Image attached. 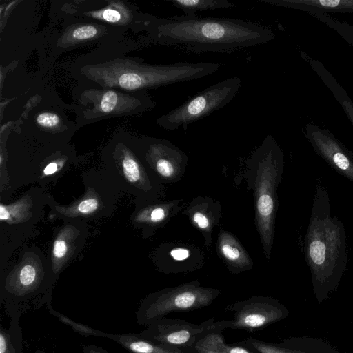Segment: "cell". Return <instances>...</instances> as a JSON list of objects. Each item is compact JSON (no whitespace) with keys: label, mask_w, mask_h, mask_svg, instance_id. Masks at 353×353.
Returning <instances> with one entry per match:
<instances>
[{"label":"cell","mask_w":353,"mask_h":353,"mask_svg":"<svg viewBox=\"0 0 353 353\" xmlns=\"http://www.w3.org/2000/svg\"><path fill=\"white\" fill-rule=\"evenodd\" d=\"M148 31L157 43L183 46L196 53L230 52L263 44L274 38L272 30L256 23L185 15L156 17Z\"/></svg>","instance_id":"cell-1"},{"label":"cell","mask_w":353,"mask_h":353,"mask_svg":"<svg viewBox=\"0 0 353 353\" xmlns=\"http://www.w3.org/2000/svg\"><path fill=\"white\" fill-rule=\"evenodd\" d=\"M305 253L318 303L328 299L344 275L348 262L345 227L332 215L327 188L318 180L305 238Z\"/></svg>","instance_id":"cell-2"},{"label":"cell","mask_w":353,"mask_h":353,"mask_svg":"<svg viewBox=\"0 0 353 353\" xmlns=\"http://www.w3.org/2000/svg\"><path fill=\"white\" fill-rule=\"evenodd\" d=\"M221 292L190 283L152 293L140 303L136 312L140 325L148 326L174 312H188L207 307Z\"/></svg>","instance_id":"cell-3"},{"label":"cell","mask_w":353,"mask_h":353,"mask_svg":"<svg viewBox=\"0 0 353 353\" xmlns=\"http://www.w3.org/2000/svg\"><path fill=\"white\" fill-rule=\"evenodd\" d=\"M241 86L239 77H230L212 85L196 94L178 108L159 117L157 123L174 130L188 126L224 107L236 95Z\"/></svg>","instance_id":"cell-4"},{"label":"cell","mask_w":353,"mask_h":353,"mask_svg":"<svg viewBox=\"0 0 353 353\" xmlns=\"http://www.w3.org/2000/svg\"><path fill=\"white\" fill-rule=\"evenodd\" d=\"M265 174L261 175L257 194L259 223L265 243L270 247L276 208L275 190L283 170V153L272 135H268L256 151Z\"/></svg>","instance_id":"cell-5"},{"label":"cell","mask_w":353,"mask_h":353,"mask_svg":"<svg viewBox=\"0 0 353 353\" xmlns=\"http://www.w3.org/2000/svg\"><path fill=\"white\" fill-rule=\"evenodd\" d=\"M230 320L215 321L212 317L201 324L183 319L162 318L147 326L141 334L161 343L181 348H190L212 331L230 328Z\"/></svg>","instance_id":"cell-6"},{"label":"cell","mask_w":353,"mask_h":353,"mask_svg":"<svg viewBox=\"0 0 353 353\" xmlns=\"http://www.w3.org/2000/svg\"><path fill=\"white\" fill-rule=\"evenodd\" d=\"M225 312H232L230 329L248 332L261 330L273 323L285 319L289 315L288 308L277 299L263 296L228 305Z\"/></svg>","instance_id":"cell-7"},{"label":"cell","mask_w":353,"mask_h":353,"mask_svg":"<svg viewBox=\"0 0 353 353\" xmlns=\"http://www.w3.org/2000/svg\"><path fill=\"white\" fill-rule=\"evenodd\" d=\"M305 134L314 150L334 170L353 182V154L325 128L308 123Z\"/></svg>","instance_id":"cell-8"},{"label":"cell","mask_w":353,"mask_h":353,"mask_svg":"<svg viewBox=\"0 0 353 353\" xmlns=\"http://www.w3.org/2000/svg\"><path fill=\"white\" fill-rule=\"evenodd\" d=\"M236 343L254 353H341L327 341L311 336H291L279 343L266 342L249 337Z\"/></svg>","instance_id":"cell-9"},{"label":"cell","mask_w":353,"mask_h":353,"mask_svg":"<svg viewBox=\"0 0 353 353\" xmlns=\"http://www.w3.org/2000/svg\"><path fill=\"white\" fill-rule=\"evenodd\" d=\"M108 339L131 353H190V348H181L150 340L140 334H110Z\"/></svg>","instance_id":"cell-10"},{"label":"cell","mask_w":353,"mask_h":353,"mask_svg":"<svg viewBox=\"0 0 353 353\" xmlns=\"http://www.w3.org/2000/svg\"><path fill=\"white\" fill-rule=\"evenodd\" d=\"M262 2L296 10L310 8L326 13H353V0H263Z\"/></svg>","instance_id":"cell-11"},{"label":"cell","mask_w":353,"mask_h":353,"mask_svg":"<svg viewBox=\"0 0 353 353\" xmlns=\"http://www.w3.org/2000/svg\"><path fill=\"white\" fill-rule=\"evenodd\" d=\"M174 7L181 9L185 16H196L199 11L214 10L220 8H230L235 4L228 0H166Z\"/></svg>","instance_id":"cell-12"},{"label":"cell","mask_w":353,"mask_h":353,"mask_svg":"<svg viewBox=\"0 0 353 353\" xmlns=\"http://www.w3.org/2000/svg\"><path fill=\"white\" fill-rule=\"evenodd\" d=\"M22 341L19 318H10L8 327L0 325V353H22Z\"/></svg>","instance_id":"cell-13"},{"label":"cell","mask_w":353,"mask_h":353,"mask_svg":"<svg viewBox=\"0 0 353 353\" xmlns=\"http://www.w3.org/2000/svg\"><path fill=\"white\" fill-rule=\"evenodd\" d=\"M196 344L219 353H254L248 347L238 343L226 344L222 332L219 330L208 333Z\"/></svg>","instance_id":"cell-14"},{"label":"cell","mask_w":353,"mask_h":353,"mask_svg":"<svg viewBox=\"0 0 353 353\" xmlns=\"http://www.w3.org/2000/svg\"><path fill=\"white\" fill-rule=\"evenodd\" d=\"M318 19L339 34L348 44L353 47V26L346 22L340 21L330 17L328 13L310 8H301Z\"/></svg>","instance_id":"cell-15"},{"label":"cell","mask_w":353,"mask_h":353,"mask_svg":"<svg viewBox=\"0 0 353 353\" xmlns=\"http://www.w3.org/2000/svg\"><path fill=\"white\" fill-rule=\"evenodd\" d=\"M46 307L48 310L50 314L55 317H57L59 321L62 322L63 324L68 325L72 330L83 336H100L108 338L109 336V333L103 332L101 330H98L94 329L87 325L80 323L77 322L68 316L59 312L57 310H54L52 305L51 301H50Z\"/></svg>","instance_id":"cell-16"},{"label":"cell","mask_w":353,"mask_h":353,"mask_svg":"<svg viewBox=\"0 0 353 353\" xmlns=\"http://www.w3.org/2000/svg\"><path fill=\"white\" fill-rule=\"evenodd\" d=\"M308 63L328 87L338 102L349 97L344 88L319 61L309 59Z\"/></svg>","instance_id":"cell-17"},{"label":"cell","mask_w":353,"mask_h":353,"mask_svg":"<svg viewBox=\"0 0 353 353\" xmlns=\"http://www.w3.org/2000/svg\"><path fill=\"white\" fill-rule=\"evenodd\" d=\"M220 248L225 258L230 262L241 265V264H243L247 261L244 252L230 236H222Z\"/></svg>","instance_id":"cell-18"},{"label":"cell","mask_w":353,"mask_h":353,"mask_svg":"<svg viewBox=\"0 0 353 353\" xmlns=\"http://www.w3.org/2000/svg\"><path fill=\"white\" fill-rule=\"evenodd\" d=\"M121 170L129 183H136L141 179V166L136 157L129 151L124 152L121 159Z\"/></svg>","instance_id":"cell-19"},{"label":"cell","mask_w":353,"mask_h":353,"mask_svg":"<svg viewBox=\"0 0 353 353\" xmlns=\"http://www.w3.org/2000/svg\"><path fill=\"white\" fill-rule=\"evenodd\" d=\"M121 94L112 90H105L102 93L99 101V111L105 115L116 114L119 110Z\"/></svg>","instance_id":"cell-20"},{"label":"cell","mask_w":353,"mask_h":353,"mask_svg":"<svg viewBox=\"0 0 353 353\" xmlns=\"http://www.w3.org/2000/svg\"><path fill=\"white\" fill-rule=\"evenodd\" d=\"M37 122L41 127L52 128L57 126L60 123V119L57 114L45 112L37 116Z\"/></svg>","instance_id":"cell-21"},{"label":"cell","mask_w":353,"mask_h":353,"mask_svg":"<svg viewBox=\"0 0 353 353\" xmlns=\"http://www.w3.org/2000/svg\"><path fill=\"white\" fill-rule=\"evenodd\" d=\"M97 34L96 27L86 25L75 28L72 32V38L77 40L88 39L93 38Z\"/></svg>","instance_id":"cell-22"},{"label":"cell","mask_w":353,"mask_h":353,"mask_svg":"<svg viewBox=\"0 0 353 353\" xmlns=\"http://www.w3.org/2000/svg\"><path fill=\"white\" fill-rule=\"evenodd\" d=\"M99 203L94 198H88L81 201L77 207V211L84 215L92 214L98 209Z\"/></svg>","instance_id":"cell-23"},{"label":"cell","mask_w":353,"mask_h":353,"mask_svg":"<svg viewBox=\"0 0 353 353\" xmlns=\"http://www.w3.org/2000/svg\"><path fill=\"white\" fill-rule=\"evenodd\" d=\"M68 252V244L63 239H57L53 245V256L57 259L64 258Z\"/></svg>","instance_id":"cell-24"},{"label":"cell","mask_w":353,"mask_h":353,"mask_svg":"<svg viewBox=\"0 0 353 353\" xmlns=\"http://www.w3.org/2000/svg\"><path fill=\"white\" fill-rule=\"evenodd\" d=\"M343 108L346 116L353 127V102L350 97H347L339 102Z\"/></svg>","instance_id":"cell-25"},{"label":"cell","mask_w":353,"mask_h":353,"mask_svg":"<svg viewBox=\"0 0 353 353\" xmlns=\"http://www.w3.org/2000/svg\"><path fill=\"white\" fill-rule=\"evenodd\" d=\"M102 17L104 20L111 23H116L120 21V13L114 9H106L102 12Z\"/></svg>","instance_id":"cell-26"},{"label":"cell","mask_w":353,"mask_h":353,"mask_svg":"<svg viewBox=\"0 0 353 353\" xmlns=\"http://www.w3.org/2000/svg\"><path fill=\"white\" fill-rule=\"evenodd\" d=\"M171 255L176 261H183L189 256V251L184 248H176L171 251Z\"/></svg>","instance_id":"cell-27"},{"label":"cell","mask_w":353,"mask_h":353,"mask_svg":"<svg viewBox=\"0 0 353 353\" xmlns=\"http://www.w3.org/2000/svg\"><path fill=\"white\" fill-rule=\"evenodd\" d=\"M193 219L194 222L197 223L199 228L202 229L207 228L209 225V221L208 218L203 215L202 213L196 212L194 214Z\"/></svg>","instance_id":"cell-28"},{"label":"cell","mask_w":353,"mask_h":353,"mask_svg":"<svg viewBox=\"0 0 353 353\" xmlns=\"http://www.w3.org/2000/svg\"><path fill=\"white\" fill-rule=\"evenodd\" d=\"M165 212L162 208L154 209L150 214V219L153 222H159L165 217Z\"/></svg>","instance_id":"cell-29"},{"label":"cell","mask_w":353,"mask_h":353,"mask_svg":"<svg viewBox=\"0 0 353 353\" xmlns=\"http://www.w3.org/2000/svg\"><path fill=\"white\" fill-rule=\"evenodd\" d=\"M190 353H219L216 351L204 347L199 344H195L194 346L190 347Z\"/></svg>","instance_id":"cell-30"},{"label":"cell","mask_w":353,"mask_h":353,"mask_svg":"<svg viewBox=\"0 0 353 353\" xmlns=\"http://www.w3.org/2000/svg\"><path fill=\"white\" fill-rule=\"evenodd\" d=\"M83 353H108L101 347L96 345H84L83 347Z\"/></svg>","instance_id":"cell-31"},{"label":"cell","mask_w":353,"mask_h":353,"mask_svg":"<svg viewBox=\"0 0 353 353\" xmlns=\"http://www.w3.org/2000/svg\"><path fill=\"white\" fill-rule=\"evenodd\" d=\"M57 170V165L54 162H52L49 163L46 167L43 170V174L45 175H51L54 174Z\"/></svg>","instance_id":"cell-32"},{"label":"cell","mask_w":353,"mask_h":353,"mask_svg":"<svg viewBox=\"0 0 353 353\" xmlns=\"http://www.w3.org/2000/svg\"><path fill=\"white\" fill-rule=\"evenodd\" d=\"M36 353H46V352H45L43 351H37Z\"/></svg>","instance_id":"cell-33"}]
</instances>
